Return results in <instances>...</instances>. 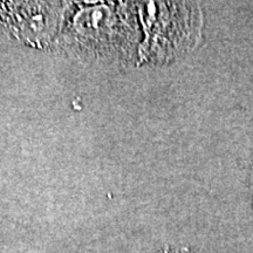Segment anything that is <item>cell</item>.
Listing matches in <instances>:
<instances>
[{
	"label": "cell",
	"mask_w": 253,
	"mask_h": 253,
	"mask_svg": "<svg viewBox=\"0 0 253 253\" xmlns=\"http://www.w3.org/2000/svg\"><path fill=\"white\" fill-rule=\"evenodd\" d=\"M167 253H190V252H188V251H185V250H173V251H169V252H167Z\"/></svg>",
	"instance_id": "6da1fadb"
}]
</instances>
